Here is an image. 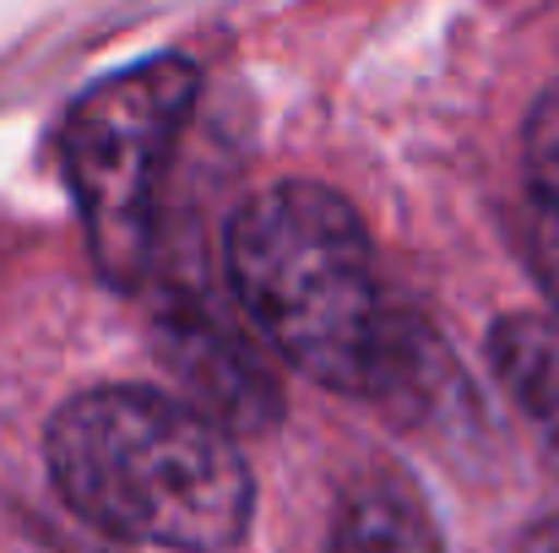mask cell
<instances>
[{
    "label": "cell",
    "mask_w": 559,
    "mask_h": 553,
    "mask_svg": "<svg viewBox=\"0 0 559 553\" xmlns=\"http://www.w3.org/2000/svg\"><path fill=\"white\" fill-rule=\"evenodd\" d=\"M223 266L272 353L337 396L418 401L451 369L440 337L385 299L370 233L332 184L255 190L228 223Z\"/></svg>",
    "instance_id": "1"
},
{
    "label": "cell",
    "mask_w": 559,
    "mask_h": 553,
    "mask_svg": "<svg viewBox=\"0 0 559 553\" xmlns=\"http://www.w3.org/2000/svg\"><path fill=\"white\" fill-rule=\"evenodd\" d=\"M55 494L93 532L169 553L245 543L255 483L239 445L175 390L98 385L71 396L44 434Z\"/></svg>",
    "instance_id": "2"
},
{
    "label": "cell",
    "mask_w": 559,
    "mask_h": 553,
    "mask_svg": "<svg viewBox=\"0 0 559 553\" xmlns=\"http://www.w3.org/2000/svg\"><path fill=\"white\" fill-rule=\"evenodd\" d=\"M201 98V71L186 55L136 60L93 82L66 115V169L87 223L98 272L115 288H136L158 239V195L175 147Z\"/></svg>",
    "instance_id": "3"
},
{
    "label": "cell",
    "mask_w": 559,
    "mask_h": 553,
    "mask_svg": "<svg viewBox=\"0 0 559 553\" xmlns=\"http://www.w3.org/2000/svg\"><path fill=\"white\" fill-rule=\"evenodd\" d=\"M158 353L186 385V396L201 418H212L223 434H266L283 418V390L272 369L255 359V348L217 321L201 299L164 304L158 315Z\"/></svg>",
    "instance_id": "4"
},
{
    "label": "cell",
    "mask_w": 559,
    "mask_h": 553,
    "mask_svg": "<svg viewBox=\"0 0 559 553\" xmlns=\"http://www.w3.org/2000/svg\"><path fill=\"white\" fill-rule=\"evenodd\" d=\"M489 369L559 461V321L533 310L500 315L489 326Z\"/></svg>",
    "instance_id": "5"
},
{
    "label": "cell",
    "mask_w": 559,
    "mask_h": 553,
    "mask_svg": "<svg viewBox=\"0 0 559 553\" xmlns=\"http://www.w3.org/2000/svg\"><path fill=\"white\" fill-rule=\"evenodd\" d=\"M326 553H445V549H440V527H435L429 505L413 489L370 483L337 510Z\"/></svg>",
    "instance_id": "6"
},
{
    "label": "cell",
    "mask_w": 559,
    "mask_h": 553,
    "mask_svg": "<svg viewBox=\"0 0 559 553\" xmlns=\"http://www.w3.org/2000/svg\"><path fill=\"white\" fill-rule=\"evenodd\" d=\"M522 175H527V244L544 288L559 299V82L538 93L527 115Z\"/></svg>",
    "instance_id": "7"
},
{
    "label": "cell",
    "mask_w": 559,
    "mask_h": 553,
    "mask_svg": "<svg viewBox=\"0 0 559 553\" xmlns=\"http://www.w3.org/2000/svg\"><path fill=\"white\" fill-rule=\"evenodd\" d=\"M516 553H559V510L555 516H544V521H533V527L522 532Z\"/></svg>",
    "instance_id": "8"
}]
</instances>
